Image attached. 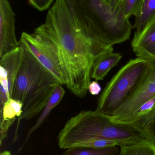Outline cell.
<instances>
[{
    "label": "cell",
    "instance_id": "8992f818",
    "mask_svg": "<svg viewBox=\"0 0 155 155\" xmlns=\"http://www.w3.org/2000/svg\"><path fill=\"white\" fill-rule=\"evenodd\" d=\"M150 61L147 74L133 94L111 116L114 122L125 124L145 103L155 97V60Z\"/></svg>",
    "mask_w": 155,
    "mask_h": 155
},
{
    "label": "cell",
    "instance_id": "ffe728a7",
    "mask_svg": "<svg viewBox=\"0 0 155 155\" xmlns=\"http://www.w3.org/2000/svg\"><path fill=\"white\" fill-rule=\"evenodd\" d=\"M147 138L155 144V119L145 129Z\"/></svg>",
    "mask_w": 155,
    "mask_h": 155
},
{
    "label": "cell",
    "instance_id": "9a60e30c",
    "mask_svg": "<svg viewBox=\"0 0 155 155\" xmlns=\"http://www.w3.org/2000/svg\"><path fill=\"white\" fill-rule=\"evenodd\" d=\"M143 0H118L114 8L113 12L123 20H129L131 15H139Z\"/></svg>",
    "mask_w": 155,
    "mask_h": 155
},
{
    "label": "cell",
    "instance_id": "52a82bcc",
    "mask_svg": "<svg viewBox=\"0 0 155 155\" xmlns=\"http://www.w3.org/2000/svg\"><path fill=\"white\" fill-rule=\"evenodd\" d=\"M22 50L17 48L4 55L0 61V110L12 98L14 84L21 64Z\"/></svg>",
    "mask_w": 155,
    "mask_h": 155
},
{
    "label": "cell",
    "instance_id": "cb8c5ba5",
    "mask_svg": "<svg viewBox=\"0 0 155 155\" xmlns=\"http://www.w3.org/2000/svg\"><path fill=\"white\" fill-rule=\"evenodd\" d=\"M119 154H118V155H119Z\"/></svg>",
    "mask_w": 155,
    "mask_h": 155
},
{
    "label": "cell",
    "instance_id": "603a6c76",
    "mask_svg": "<svg viewBox=\"0 0 155 155\" xmlns=\"http://www.w3.org/2000/svg\"><path fill=\"white\" fill-rule=\"evenodd\" d=\"M1 155H12L11 153L9 151H4L1 153Z\"/></svg>",
    "mask_w": 155,
    "mask_h": 155
},
{
    "label": "cell",
    "instance_id": "5b68a950",
    "mask_svg": "<svg viewBox=\"0 0 155 155\" xmlns=\"http://www.w3.org/2000/svg\"><path fill=\"white\" fill-rule=\"evenodd\" d=\"M150 61L137 57L123 66L98 98L96 111L111 117L136 91L147 74Z\"/></svg>",
    "mask_w": 155,
    "mask_h": 155
},
{
    "label": "cell",
    "instance_id": "6da1fadb",
    "mask_svg": "<svg viewBox=\"0 0 155 155\" xmlns=\"http://www.w3.org/2000/svg\"><path fill=\"white\" fill-rule=\"evenodd\" d=\"M32 35L55 64L60 84L80 98L88 91L96 61L113 51L80 25L64 0L56 1L44 23Z\"/></svg>",
    "mask_w": 155,
    "mask_h": 155
},
{
    "label": "cell",
    "instance_id": "ac0fdd59",
    "mask_svg": "<svg viewBox=\"0 0 155 155\" xmlns=\"http://www.w3.org/2000/svg\"><path fill=\"white\" fill-rule=\"evenodd\" d=\"M79 146L95 148H106L115 146H119V144L116 142L112 140L97 139V140L86 142L82 144Z\"/></svg>",
    "mask_w": 155,
    "mask_h": 155
},
{
    "label": "cell",
    "instance_id": "277c9868",
    "mask_svg": "<svg viewBox=\"0 0 155 155\" xmlns=\"http://www.w3.org/2000/svg\"><path fill=\"white\" fill-rule=\"evenodd\" d=\"M80 25L93 35L106 48L130 38L133 26L119 19L102 0H64Z\"/></svg>",
    "mask_w": 155,
    "mask_h": 155
},
{
    "label": "cell",
    "instance_id": "4fadbf2b",
    "mask_svg": "<svg viewBox=\"0 0 155 155\" xmlns=\"http://www.w3.org/2000/svg\"><path fill=\"white\" fill-rule=\"evenodd\" d=\"M65 94V90L62 87V85L61 84L57 85L56 87L50 96V98L48 99L47 103L45 105L42 111V113L37 119L36 123L28 131L24 143L23 144L20 150L22 149V148L25 145V144L29 140L31 134L41 126V125L48 117L52 110L57 105L59 104V103L63 98Z\"/></svg>",
    "mask_w": 155,
    "mask_h": 155
},
{
    "label": "cell",
    "instance_id": "ba28073f",
    "mask_svg": "<svg viewBox=\"0 0 155 155\" xmlns=\"http://www.w3.org/2000/svg\"><path fill=\"white\" fill-rule=\"evenodd\" d=\"M19 46L15 32V14L8 0H0V58Z\"/></svg>",
    "mask_w": 155,
    "mask_h": 155
},
{
    "label": "cell",
    "instance_id": "9c48e42d",
    "mask_svg": "<svg viewBox=\"0 0 155 155\" xmlns=\"http://www.w3.org/2000/svg\"><path fill=\"white\" fill-rule=\"evenodd\" d=\"M132 46L137 57L155 60V14L140 31L135 32Z\"/></svg>",
    "mask_w": 155,
    "mask_h": 155
},
{
    "label": "cell",
    "instance_id": "7c38bea8",
    "mask_svg": "<svg viewBox=\"0 0 155 155\" xmlns=\"http://www.w3.org/2000/svg\"><path fill=\"white\" fill-rule=\"evenodd\" d=\"M122 58V54L113 51L108 52L100 56L94 64L92 78L96 81L103 80L111 69L117 65Z\"/></svg>",
    "mask_w": 155,
    "mask_h": 155
},
{
    "label": "cell",
    "instance_id": "2e32d148",
    "mask_svg": "<svg viewBox=\"0 0 155 155\" xmlns=\"http://www.w3.org/2000/svg\"><path fill=\"white\" fill-rule=\"evenodd\" d=\"M118 147L106 148L75 147L67 149L62 155H117L120 153V147Z\"/></svg>",
    "mask_w": 155,
    "mask_h": 155
},
{
    "label": "cell",
    "instance_id": "44dd1931",
    "mask_svg": "<svg viewBox=\"0 0 155 155\" xmlns=\"http://www.w3.org/2000/svg\"><path fill=\"white\" fill-rule=\"evenodd\" d=\"M102 87L96 81L91 82L88 87V91L93 95H97L101 92Z\"/></svg>",
    "mask_w": 155,
    "mask_h": 155
},
{
    "label": "cell",
    "instance_id": "e0dca14e",
    "mask_svg": "<svg viewBox=\"0 0 155 155\" xmlns=\"http://www.w3.org/2000/svg\"><path fill=\"white\" fill-rule=\"evenodd\" d=\"M155 14V0H143L139 15L136 17L133 28L140 31Z\"/></svg>",
    "mask_w": 155,
    "mask_h": 155
},
{
    "label": "cell",
    "instance_id": "5bb4252c",
    "mask_svg": "<svg viewBox=\"0 0 155 155\" xmlns=\"http://www.w3.org/2000/svg\"><path fill=\"white\" fill-rule=\"evenodd\" d=\"M119 147V155H155V144L147 138Z\"/></svg>",
    "mask_w": 155,
    "mask_h": 155
},
{
    "label": "cell",
    "instance_id": "7a4b0ae2",
    "mask_svg": "<svg viewBox=\"0 0 155 155\" xmlns=\"http://www.w3.org/2000/svg\"><path fill=\"white\" fill-rule=\"evenodd\" d=\"M144 138V131L114 122L111 117L95 110L82 111L70 118L59 133L58 141L60 148L68 149L97 139L115 141L120 146Z\"/></svg>",
    "mask_w": 155,
    "mask_h": 155
},
{
    "label": "cell",
    "instance_id": "d6986e66",
    "mask_svg": "<svg viewBox=\"0 0 155 155\" xmlns=\"http://www.w3.org/2000/svg\"><path fill=\"white\" fill-rule=\"evenodd\" d=\"M54 1V0H28L31 5L41 12L48 9Z\"/></svg>",
    "mask_w": 155,
    "mask_h": 155
},
{
    "label": "cell",
    "instance_id": "7402d4cb",
    "mask_svg": "<svg viewBox=\"0 0 155 155\" xmlns=\"http://www.w3.org/2000/svg\"><path fill=\"white\" fill-rule=\"evenodd\" d=\"M105 5L111 11L113 12L114 8L118 0H102Z\"/></svg>",
    "mask_w": 155,
    "mask_h": 155
},
{
    "label": "cell",
    "instance_id": "8fae6325",
    "mask_svg": "<svg viewBox=\"0 0 155 155\" xmlns=\"http://www.w3.org/2000/svg\"><path fill=\"white\" fill-rule=\"evenodd\" d=\"M155 119V97L143 104L131 117L126 124L144 131Z\"/></svg>",
    "mask_w": 155,
    "mask_h": 155
},
{
    "label": "cell",
    "instance_id": "3957f363",
    "mask_svg": "<svg viewBox=\"0 0 155 155\" xmlns=\"http://www.w3.org/2000/svg\"><path fill=\"white\" fill-rule=\"evenodd\" d=\"M22 61L14 84L12 98L23 105L22 115L17 118L13 142L17 138L20 121L33 118L42 112L56 87L57 79L20 41Z\"/></svg>",
    "mask_w": 155,
    "mask_h": 155
},
{
    "label": "cell",
    "instance_id": "30bf717a",
    "mask_svg": "<svg viewBox=\"0 0 155 155\" xmlns=\"http://www.w3.org/2000/svg\"><path fill=\"white\" fill-rule=\"evenodd\" d=\"M23 105L20 101L11 98L0 110V145L8 136L9 128L16 118L22 115Z\"/></svg>",
    "mask_w": 155,
    "mask_h": 155
}]
</instances>
